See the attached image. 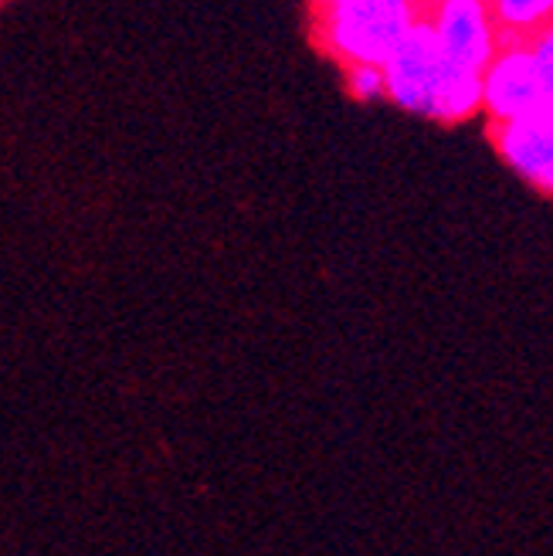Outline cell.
I'll use <instances>...</instances> for the list:
<instances>
[{
  "label": "cell",
  "mask_w": 553,
  "mask_h": 556,
  "mask_svg": "<svg viewBox=\"0 0 553 556\" xmlns=\"http://www.w3.org/2000/svg\"><path fill=\"white\" fill-rule=\"evenodd\" d=\"M384 99L401 113L431 123H465L482 113L479 72L455 65L438 48L425 14L411 24V31L380 62Z\"/></svg>",
  "instance_id": "1"
},
{
  "label": "cell",
  "mask_w": 553,
  "mask_h": 556,
  "mask_svg": "<svg viewBox=\"0 0 553 556\" xmlns=\"http://www.w3.org/2000/svg\"><path fill=\"white\" fill-rule=\"evenodd\" d=\"M343 72H347V92L356 102H380L384 99V72H380V65L353 62V65H343Z\"/></svg>",
  "instance_id": "7"
},
{
  "label": "cell",
  "mask_w": 553,
  "mask_h": 556,
  "mask_svg": "<svg viewBox=\"0 0 553 556\" xmlns=\"http://www.w3.org/2000/svg\"><path fill=\"white\" fill-rule=\"evenodd\" d=\"M425 21L445 59L465 68L482 72L503 45V31L495 27L486 0H428Z\"/></svg>",
  "instance_id": "4"
},
{
  "label": "cell",
  "mask_w": 553,
  "mask_h": 556,
  "mask_svg": "<svg viewBox=\"0 0 553 556\" xmlns=\"http://www.w3.org/2000/svg\"><path fill=\"white\" fill-rule=\"evenodd\" d=\"M319 4H340V0H319Z\"/></svg>",
  "instance_id": "8"
},
{
  "label": "cell",
  "mask_w": 553,
  "mask_h": 556,
  "mask_svg": "<svg viewBox=\"0 0 553 556\" xmlns=\"http://www.w3.org/2000/svg\"><path fill=\"white\" fill-rule=\"evenodd\" d=\"M422 14V0H340L319 4L316 35L323 51L340 65H380Z\"/></svg>",
  "instance_id": "3"
},
{
  "label": "cell",
  "mask_w": 553,
  "mask_h": 556,
  "mask_svg": "<svg viewBox=\"0 0 553 556\" xmlns=\"http://www.w3.org/2000/svg\"><path fill=\"white\" fill-rule=\"evenodd\" d=\"M4 4H11V0H0V8H4Z\"/></svg>",
  "instance_id": "9"
},
{
  "label": "cell",
  "mask_w": 553,
  "mask_h": 556,
  "mask_svg": "<svg viewBox=\"0 0 553 556\" xmlns=\"http://www.w3.org/2000/svg\"><path fill=\"white\" fill-rule=\"evenodd\" d=\"M503 38H530L550 27L553 0H486Z\"/></svg>",
  "instance_id": "6"
},
{
  "label": "cell",
  "mask_w": 553,
  "mask_h": 556,
  "mask_svg": "<svg viewBox=\"0 0 553 556\" xmlns=\"http://www.w3.org/2000/svg\"><path fill=\"white\" fill-rule=\"evenodd\" d=\"M482 113L492 123L519 119L553 109V31L530 38H503L495 54L479 72Z\"/></svg>",
  "instance_id": "2"
},
{
  "label": "cell",
  "mask_w": 553,
  "mask_h": 556,
  "mask_svg": "<svg viewBox=\"0 0 553 556\" xmlns=\"http://www.w3.org/2000/svg\"><path fill=\"white\" fill-rule=\"evenodd\" d=\"M492 143L510 170L540 193L553 190V109L492 123Z\"/></svg>",
  "instance_id": "5"
}]
</instances>
